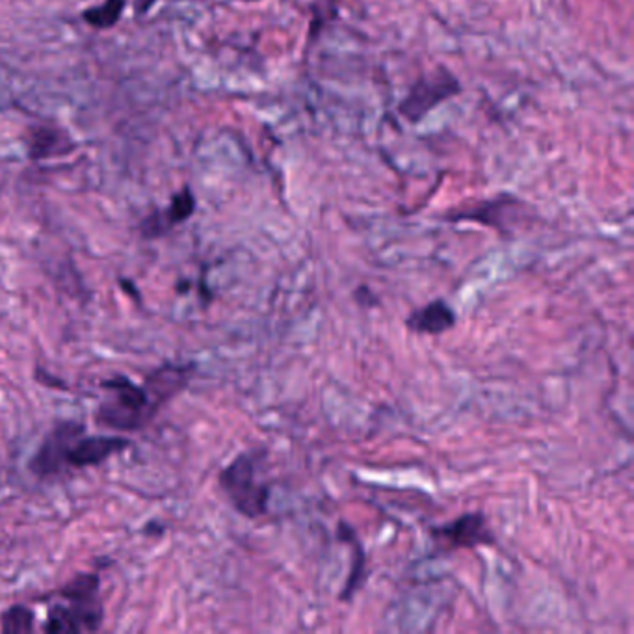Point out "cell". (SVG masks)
<instances>
[{
	"mask_svg": "<svg viewBox=\"0 0 634 634\" xmlns=\"http://www.w3.org/2000/svg\"><path fill=\"white\" fill-rule=\"evenodd\" d=\"M157 0H136V10L138 14H146L147 10L155 4Z\"/></svg>",
	"mask_w": 634,
	"mask_h": 634,
	"instance_id": "obj_15",
	"label": "cell"
},
{
	"mask_svg": "<svg viewBox=\"0 0 634 634\" xmlns=\"http://www.w3.org/2000/svg\"><path fill=\"white\" fill-rule=\"evenodd\" d=\"M521 205V201H517L516 198H510V196H501V198L491 199V201H484L480 205H476L473 209H467V211L452 212L449 216V220H471V222H480V224L489 225V227H495L502 233H506V220L504 216L508 212L516 211L517 207Z\"/></svg>",
	"mask_w": 634,
	"mask_h": 634,
	"instance_id": "obj_10",
	"label": "cell"
},
{
	"mask_svg": "<svg viewBox=\"0 0 634 634\" xmlns=\"http://www.w3.org/2000/svg\"><path fill=\"white\" fill-rule=\"evenodd\" d=\"M434 542L441 551L475 549L480 545H493L495 536L489 529L488 519L480 512L463 514L445 525L430 530Z\"/></svg>",
	"mask_w": 634,
	"mask_h": 634,
	"instance_id": "obj_4",
	"label": "cell"
},
{
	"mask_svg": "<svg viewBox=\"0 0 634 634\" xmlns=\"http://www.w3.org/2000/svg\"><path fill=\"white\" fill-rule=\"evenodd\" d=\"M34 629V612L23 605H15L2 616V633H32Z\"/></svg>",
	"mask_w": 634,
	"mask_h": 634,
	"instance_id": "obj_14",
	"label": "cell"
},
{
	"mask_svg": "<svg viewBox=\"0 0 634 634\" xmlns=\"http://www.w3.org/2000/svg\"><path fill=\"white\" fill-rule=\"evenodd\" d=\"M73 144L67 134L49 125L32 127L27 134L28 157L32 160L51 159L62 153H69Z\"/></svg>",
	"mask_w": 634,
	"mask_h": 634,
	"instance_id": "obj_11",
	"label": "cell"
},
{
	"mask_svg": "<svg viewBox=\"0 0 634 634\" xmlns=\"http://www.w3.org/2000/svg\"><path fill=\"white\" fill-rule=\"evenodd\" d=\"M462 90L460 82L447 69H437L434 73L421 77L410 88L406 99L398 106V112L410 123H419L437 105L445 103Z\"/></svg>",
	"mask_w": 634,
	"mask_h": 634,
	"instance_id": "obj_3",
	"label": "cell"
},
{
	"mask_svg": "<svg viewBox=\"0 0 634 634\" xmlns=\"http://www.w3.org/2000/svg\"><path fill=\"white\" fill-rule=\"evenodd\" d=\"M56 594L69 603H97L99 601V579L93 573H80L62 586Z\"/></svg>",
	"mask_w": 634,
	"mask_h": 634,
	"instance_id": "obj_12",
	"label": "cell"
},
{
	"mask_svg": "<svg viewBox=\"0 0 634 634\" xmlns=\"http://www.w3.org/2000/svg\"><path fill=\"white\" fill-rule=\"evenodd\" d=\"M248 2H251V0H248Z\"/></svg>",
	"mask_w": 634,
	"mask_h": 634,
	"instance_id": "obj_16",
	"label": "cell"
},
{
	"mask_svg": "<svg viewBox=\"0 0 634 634\" xmlns=\"http://www.w3.org/2000/svg\"><path fill=\"white\" fill-rule=\"evenodd\" d=\"M196 211V198L190 188H183L173 196L166 211L153 212L140 225L142 237L159 238L166 235L175 225L183 224Z\"/></svg>",
	"mask_w": 634,
	"mask_h": 634,
	"instance_id": "obj_8",
	"label": "cell"
},
{
	"mask_svg": "<svg viewBox=\"0 0 634 634\" xmlns=\"http://www.w3.org/2000/svg\"><path fill=\"white\" fill-rule=\"evenodd\" d=\"M103 387L114 393V400H106L95 413V421L114 430H136L144 428L162 408L149 393L146 385H134L129 378L118 376Z\"/></svg>",
	"mask_w": 634,
	"mask_h": 634,
	"instance_id": "obj_2",
	"label": "cell"
},
{
	"mask_svg": "<svg viewBox=\"0 0 634 634\" xmlns=\"http://www.w3.org/2000/svg\"><path fill=\"white\" fill-rule=\"evenodd\" d=\"M129 445H131V441L125 437H84L82 434L67 449V467L84 469V467L99 465V463L108 460L112 454L127 449Z\"/></svg>",
	"mask_w": 634,
	"mask_h": 634,
	"instance_id": "obj_7",
	"label": "cell"
},
{
	"mask_svg": "<svg viewBox=\"0 0 634 634\" xmlns=\"http://www.w3.org/2000/svg\"><path fill=\"white\" fill-rule=\"evenodd\" d=\"M84 434V426L79 423H62L45 437L40 450L30 462L32 473L40 478L60 475L67 467L66 454L69 445Z\"/></svg>",
	"mask_w": 634,
	"mask_h": 634,
	"instance_id": "obj_5",
	"label": "cell"
},
{
	"mask_svg": "<svg viewBox=\"0 0 634 634\" xmlns=\"http://www.w3.org/2000/svg\"><path fill=\"white\" fill-rule=\"evenodd\" d=\"M69 603V601H67ZM103 623L101 603H69L49 610V620L43 625L45 633H84L97 631Z\"/></svg>",
	"mask_w": 634,
	"mask_h": 634,
	"instance_id": "obj_6",
	"label": "cell"
},
{
	"mask_svg": "<svg viewBox=\"0 0 634 634\" xmlns=\"http://www.w3.org/2000/svg\"><path fill=\"white\" fill-rule=\"evenodd\" d=\"M263 452H242L220 473V486L242 516H265L270 502V486L263 475Z\"/></svg>",
	"mask_w": 634,
	"mask_h": 634,
	"instance_id": "obj_1",
	"label": "cell"
},
{
	"mask_svg": "<svg viewBox=\"0 0 634 634\" xmlns=\"http://www.w3.org/2000/svg\"><path fill=\"white\" fill-rule=\"evenodd\" d=\"M125 4H127V0H105L101 6L86 10L82 14V19H84V23H88L95 30L112 28L121 19Z\"/></svg>",
	"mask_w": 634,
	"mask_h": 634,
	"instance_id": "obj_13",
	"label": "cell"
},
{
	"mask_svg": "<svg viewBox=\"0 0 634 634\" xmlns=\"http://www.w3.org/2000/svg\"><path fill=\"white\" fill-rule=\"evenodd\" d=\"M406 326L413 333L441 335L456 326V313L445 300H434L406 318Z\"/></svg>",
	"mask_w": 634,
	"mask_h": 634,
	"instance_id": "obj_9",
	"label": "cell"
}]
</instances>
